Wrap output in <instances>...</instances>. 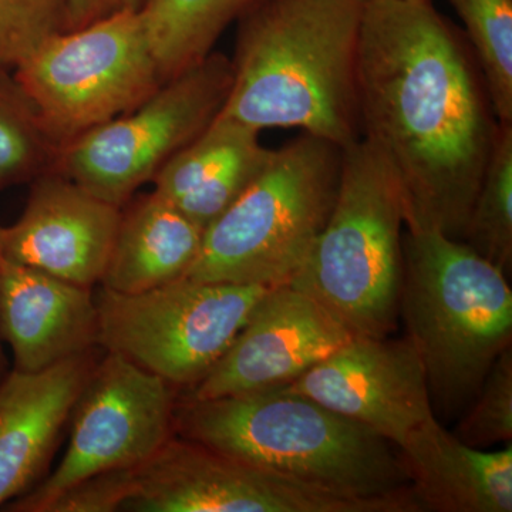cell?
<instances>
[{
	"label": "cell",
	"mask_w": 512,
	"mask_h": 512,
	"mask_svg": "<svg viewBox=\"0 0 512 512\" xmlns=\"http://www.w3.org/2000/svg\"><path fill=\"white\" fill-rule=\"evenodd\" d=\"M403 234L396 180L359 138L343 148L335 204L288 285L315 298L353 336L387 338L399 316Z\"/></svg>",
	"instance_id": "obj_6"
},
{
	"label": "cell",
	"mask_w": 512,
	"mask_h": 512,
	"mask_svg": "<svg viewBox=\"0 0 512 512\" xmlns=\"http://www.w3.org/2000/svg\"><path fill=\"white\" fill-rule=\"evenodd\" d=\"M470 413L458 424L461 443L470 447H488L512 440V348L495 360Z\"/></svg>",
	"instance_id": "obj_24"
},
{
	"label": "cell",
	"mask_w": 512,
	"mask_h": 512,
	"mask_svg": "<svg viewBox=\"0 0 512 512\" xmlns=\"http://www.w3.org/2000/svg\"><path fill=\"white\" fill-rule=\"evenodd\" d=\"M204 229L156 191L121 211L119 229L101 285L141 293L185 278L200 254Z\"/></svg>",
	"instance_id": "obj_19"
},
{
	"label": "cell",
	"mask_w": 512,
	"mask_h": 512,
	"mask_svg": "<svg viewBox=\"0 0 512 512\" xmlns=\"http://www.w3.org/2000/svg\"><path fill=\"white\" fill-rule=\"evenodd\" d=\"M252 0H150L143 9L154 55L164 82L214 52L229 23Z\"/></svg>",
	"instance_id": "obj_20"
},
{
	"label": "cell",
	"mask_w": 512,
	"mask_h": 512,
	"mask_svg": "<svg viewBox=\"0 0 512 512\" xmlns=\"http://www.w3.org/2000/svg\"><path fill=\"white\" fill-rule=\"evenodd\" d=\"M259 133L218 114L161 168L154 191L205 231L268 164L274 150L262 146Z\"/></svg>",
	"instance_id": "obj_17"
},
{
	"label": "cell",
	"mask_w": 512,
	"mask_h": 512,
	"mask_svg": "<svg viewBox=\"0 0 512 512\" xmlns=\"http://www.w3.org/2000/svg\"><path fill=\"white\" fill-rule=\"evenodd\" d=\"M448 2L466 26L495 117L512 123V0Z\"/></svg>",
	"instance_id": "obj_23"
},
{
	"label": "cell",
	"mask_w": 512,
	"mask_h": 512,
	"mask_svg": "<svg viewBox=\"0 0 512 512\" xmlns=\"http://www.w3.org/2000/svg\"><path fill=\"white\" fill-rule=\"evenodd\" d=\"M121 511L409 512L400 504L339 497L174 436L136 468Z\"/></svg>",
	"instance_id": "obj_11"
},
{
	"label": "cell",
	"mask_w": 512,
	"mask_h": 512,
	"mask_svg": "<svg viewBox=\"0 0 512 512\" xmlns=\"http://www.w3.org/2000/svg\"><path fill=\"white\" fill-rule=\"evenodd\" d=\"M342 158V147L308 133L274 150L247 190L205 228L187 278L291 284L335 204Z\"/></svg>",
	"instance_id": "obj_5"
},
{
	"label": "cell",
	"mask_w": 512,
	"mask_h": 512,
	"mask_svg": "<svg viewBox=\"0 0 512 512\" xmlns=\"http://www.w3.org/2000/svg\"><path fill=\"white\" fill-rule=\"evenodd\" d=\"M96 348L0 384V507L35 487L97 363Z\"/></svg>",
	"instance_id": "obj_16"
},
{
	"label": "cell",
	"mask_w": 512,
	"mask_h": 512,
	"mask_svg": "<svg viewBox=\"0 0 512 512\" xmlns=\"http://www.w3.org/2000/svg\"><path fill=\"white\" fill-rule=\"evenodd\" d=\"M136 468L104 471L67 488L45 512H113L123 510L134 491Z\"/></svg>",
	"instance_id": "obj_26"
},
{
	"label": "cell",
	"mask_w": 512,
	"mask_h": 512,
	"mask_svg": "<svg viewBox=\"0 0 512 512\" xmlns=\"http://www.w3.org/2000/svg\"><path fill=\"white\" fill-rule=\"evenodd\" d=\"M463 242L504 274L512 266V123L497 134L468 217Z\"/></svg>",
	"instance_id": "obj_21"
},
{
	"label": "cell",
	"mask_w": 512,
	"mask_h": 512,
	"mask_svg": "<svg viewBox=\"0 0 512 512\" xmlns=\"http://www.w3.org/2000/svg\"><path fill=\"white\" fill-rule=\"evenodd\" d=\"M0 338L20 372H40L99 346L92 288L0 261Z\"/></svg>",
	"instance_id": "obj_15"
},
{
	"label": "cell",
	"mask_w": 512,
	"mask_h": 512,
	"mask_svg": "<svg viewBox=\"0 0 512 512\" xmlns=\"http://www.w3.org/2000/svg\"><path fill=\"white\" fill-rule=\"evenodd\" d=\"M272 286L181 278L141 293L103 288L99 342L171 386L194 387L227 353Z\"/></svg>",
	"instance_id": "obj_8"
},
{
	"label": "cell",
	"mask_w": 512,
	"mask_h": 512,
	"mask_svg": "<svg viewBox=\"0 0 512 512\" xmlns=\"http://www.w3.org/2000/svg\"><path fill=\"white\" fill-rule=\"evenodd\" d=\"M360 138L389 168L404 228L463 241L498 120L473 50L431 0H365Z\"/></svg>",
	"instance_id": "obj_1"
},
{
	"label": "cell",
	"mask_w": 512,
	"mask_h": 512,
	"mask_svg": "<svg viewBox=\"0 0 512 512\" xmlns=\"http://www.w3.org/2000/svg\"><path fill=\"white\" fill-rule=\"evenodd\" d=\"M120 220L121 207L53 168L33 180L25 210L5 228L3 258L93 288L106 272Z\"/></svg>",
	"instance_id": "obj_14"
},
{
	"label": "cell",
	"mask_w": 512,
	"mask_h": 512,
	"mask_svg": "<svg viewBox=\"0 0 512 512\" xmlns=\"http://www.w3.org/2000/svg\"><path fill=\"white\" fill-rule=\"evenodd\" d=\"M365 0H252L238 20L221 116L301 128L345 148L360 138L356 64Z\"/></svg>",
	"instance_id": "obj_2"
},
{
	"label": "cell",
	"mask_w": 512,
	"mask_h": 512,
	"mask_svg": "<svg viewBox=\"0 0 512 512\" xmlns=\"http://www.w3.org/2000/svg\"><path fill=\"white\" fill-rule=\"evenodd\" d=\"M3 235H5V227L0 225V261L3 259Z\"/></svg>",
	"instance_id": "obj_28"
},
{
	"label": "cell",
	"mask_w": 512,
	"mask_h": 512,
	"mask_svg": "<svg viewBox=\"0 0 512 512\" xmlns=\"http://www.w3.org/2000/svg\"><path fill=\"white\" fill-rule=\"evenodd\" d=\"M282 389L365 424L397 450L437 419L423 363L407 336H353Z\"/></svg>",
	"instance_id": "obj_12"
},
{
	"label": "cell",
	"mask_w": 512,
	"mask_h": 512,
	"mask_svg": "<svg viewBox=\"0 0 512 512\" xmlns=\"http://www.w3.org/2000/svg\"><path fill=\"white\" fill-rule=\"evenodd\" d=\"M59 147L10 70H0V190L56 167Z\"/></svg>",
	"instance_id": "obj_22"
},
{
	"label": "cell",
	"mask_w": 512,
	"mask_h": 512,
	"mask_svg": "<svg viewBox=\"0 0 512 512\" xmlns=\"http://www.w3.org/2000/svg\"><path fill=\"white\" fill-rule=\"evenodd\" d=\"M399 313L423 363L431 404L446 417L476 399L511 346L507 274L466 242L433 229L404 231Z\"/></svg>",
	"instance_id": "obj_4"
},
{
	"label": "cell",
	"mask_w": 512,
	"mask_h": 512,
	"mask_svg": "<svg viewBox=\"0 0 512 512\" xmlns=\"http://www.w3.org/2000/svg\"><path fill=\"white\" fill-rule=\"evenodd\" d=\"M231 83V59L212 52L130 113L67 144L55 168L101 200L123 207L217 119Z\"/></svg>",
	"instance_id": "obj_9"
},
{
	"label": "cell",
	"mask_w": 512,
	"mask_h": 512,
	"mask_svg": "<svg viewBox=\"0 0 512 512\" xmlns=\"http://www.w3.org/2000/svg\"><path fill=\"white\" fill-rule=\"evenodd\" d=\"M148 2L150 0H69L62 32L83 28L126 10H141Z\"/></svg>",
	"instance_id": "obj_27"
},
{
	"label": "cell",
	"mask_w": 512,
	"mask_h": 512,
	"mask_svg": "<svg viewBox=\"0 0 512 512\" xmlns=\"http://www.w3.org/2000/svg\"><path fill=\"white\" fill-rule=\"evenodd\" d=\"M173 386L106 352L73 409L69 447L56 470L6 511L45 512L72 485L104 471L143 466L174 436Z\"/></svg>",
	"instance_id": "obj_10"
},
{
	"label": "cell",
	"mask_w": 512,
	"mask_h": 512,
	"mask_svg": "<svg viewBox=\"0 0 512 512\" xmlns=\"http://www.w3.org/2000/svg\"><path fill=\"white\" fill-rule=\"evenodd\" d=\"M399 453L421 510L512 511L511 443L500 451L470 447L434 419Z\"/></svg>",
	"instance_id": "obj_18"
},
{
	"label": "cell",
	"mask_w": 512,
	"mask_h": 512,
	"mask_svg": "<svg viewBox=\"0 0 512 512\" xmlns=\"http://www.w3.org/2000/svg\"><path fill=\"white\" fill-rule=\"evenodd\" d=\"M69 0H0V70H15L62 32Z\"/></svg>",
	"instance_id": "obj_25"
},
{
	"label": "cell",
	"mask_w": 512,
	"mask_h": 512,
	"mask_svg": "<svg viewBox=\"0 0 512 512\" xmlns=\"http://www.w3.org/2000/svg\"><path fill=\"white\" fill-rule=\"evenodd\" d=\"M352 338L311 295L291 285L274 286L227 353L184 397L207 400L284 387Z\"/></svg>",
	"instance_id": "obj_13"
},
{
	"label": "cell",
	"mask_w": 512,
	"mask_h": 512,
	"mask_svg": "<svg viewBox=\"0 0 512 512\" xmlns=\"http://www.w3.org/2000/svg\"><path fill=\"white\" fill-rule=\"evenodd\" d=\"M174 430L183 439L339 497L423 511L394 444L282 387L217 399L183 397L175 406Z\"/></svg>",
	"instance_id": "obj_3"
},
{
	"label": "cell",
	"mask_w": 512,
	"mask_h": 512,
	"mask_svg": "<svg viewBox=\"0 0 512 512\" xmlns=\"http://www.w3.org/2000/svg\"><path fill=\"white\" fill-rule=\"evenodd\" d=\"M13 74L59 150L130 113L165 83L141 10L56 33Z\"/></svg>",
	"instance_id": "obj_7"
}]
</instances>
